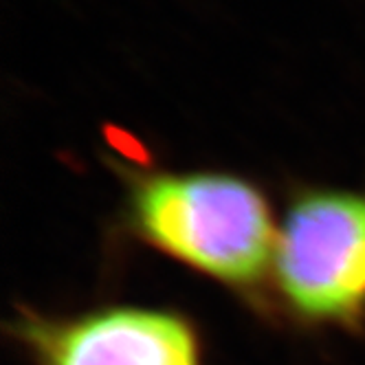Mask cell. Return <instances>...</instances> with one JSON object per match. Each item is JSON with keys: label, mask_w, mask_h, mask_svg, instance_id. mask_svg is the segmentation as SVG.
Returning <instances> with one entry per match:
<instances>
[{"label": "cell", "mask_w": 365, "mask_h": 365, "mask_svg": "<svg viewBox=\"0 0 365 365\" xmlns=\"http://www.w3.org/2000/svg\"><path fill=\"white\" fill-rule=\"evenodd\" d=\"M128 218L143 242L233 289H253L273 271L271 205L240 176H139L130 187Z\"/></svg>", "instance_id": "6da1fadb"}, {"label": "cell", "mask_w": 365, "mask_h": 365, "mask_svg": "<svg viewBox=\"0 0 365 365\" xmlns=\"http://www.w3.org/2000/svg\"><path fill=\"white\" fill-rule=\"evenodd\" d=\"M271 273L299 317L359 324L365 317V194H299L277 231Z\"/></svg>", "instance_id": "7a4b0ae2"}, {"label": "cell", "mask_w": 365, "mask_h": 365, "mask_svg": "<svg viewBox=\"0 0 365 365\" xmlns=\"http://www.w3.org/2000/svg\"><path fill=\"white\" fill-rule=\"evenodd\" d=\"M16 334L38 365H200L196 332L170 310L113 306L75 317L24 312Z\"/></svg>", "instance_id": "3957f363"}]
</instances>
